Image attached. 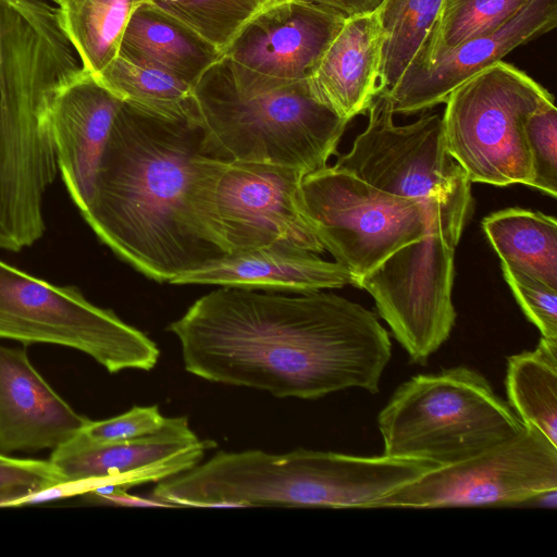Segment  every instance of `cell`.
Returning a JSON list of instances; mask_svg holds the SVG:
<instances>
[{"mask_svg": "<svg viewBox=\"0 0 557 557\" xmlns=\"http://www.w3.org/2000/svg\"><path fill=\"white\" fill-rule=\"evenodd\" d=\"M557 25V0H529L498 28L473 37L430 63H412L388 92L394 114H413L446 101L461 83Z\"/></svg>", "mask_w": 557, "mask_h": 557, "instance_id": "9a60e30c", "label": "cell"}, {"mask_svg": "<svg viewBox=\"0 0 557 557\" xmlns=\"http://www.w3.org/2000/svg\"><path fill=\"white\" fill-rule=\"evenodd\" d=\"M524 136L531 162V181L534 187L550 197L557 195V109L548 102L524 123Z\"/></svg>", "mask_w": 557, "mask_h": 557, "instance_id": "83f0119b", "label": "cell"}, {"mask_svg": "<svg viewBox=\"0 0 557 557\" xmlns=\"http://www.w3.org/2000/svg\"><path fill=\"white\" fill-rule=\"evenodd\" d=\"M528 1L444 0L432 34L412 63H430L458 45L498 28Z\"/></svg>", "mask_w": 557, "mask_h": 557, "instance_id": "484cf974", "label": "cell"}, {"mask_svg": "<svg viewBox=\"0 0 557 557\" xmlns=\"http://www.w3.org/2000/svg\"><path fill=\"white\" fill-rule=\"evenodd\" d=\"M444 0H382L374 10L384 36L380 91H391L426 44Z\"/></svg>", "mask_w": 557, "mask_h": 557, "instance_id": "cb8c5ba5", "label": "cell"}, {"mask_svg": "<svg viewBox=\"0 0 557 557\" xmlns=\"http://www.w3.org/2000/svg\"><path fill=\"white\" fill-rule=\"evenodd\" d=\"M122 103L83 71L51 104L49 123L57 165L81 214L91 201L100 160Z\"/></svg>", "mask_w": 557, "mask_h": 557, "instance_id": "2e32d148", "label": "cell"}, {"mask_svg": "<svg viewBox=\"0 0 557 557\" xmlns=\"http://www.w3.org/2000/svg\"><path fill=\"white\" fill-rule=\"evenodd\" d=\"M482 228L500 263L557 289V221L554 216L508 208L484 218Z\"/></svg>", "mask_w": 557, "mask_h": 557, "instance_id": "44dd1931", "label": "cell"}, {"mask_svg": "<svg viewBox=\"0 0 557 557\" xmlns=\"http://www.w3.org/2000/svg\"><path fill=\"white\" fill-rule=\"evenodd\" d=\"M66 481L48 459L15 458L0 454V493L27 495Z\"/></svg>", "mask_w": 557, "mask_h": 557, "instance_id": "4dcf8cb0", "label": "cell"}, {"mask_svg": "<svg viewBox=\"0 0 557 557\" xmlns=\"http://www.w3.org/2000/svg\"><path fill=\"white\" fill-rule=\"evenodd\" d=\"M214 446L213 441L196 435L186 417H175L166 418L157 432L128 441L91 443L78 433L51 450L49 460L66 481L95 480L99 486L128 490L194 468Z\"/></svg>", "mask_w": 557, "mask_h": 557, "instance_id": "5bb4252c", "label": "cell"}, {"mask_svg": "<svg viewBox=\"0 0 557 557\" xmlns=\"http://www.w3.org/2000/svg\"><path fill=\"white\" fill-rule=\"evenodd\" d=\"M554 96L523 71L498 61L457 86L442 116L445 145L471 183L529 185L528 116Z\"/></svg>", "mask_w": 557, "mask_h": 557, "instance_id": "52a82bcc", "label": "cell"}, {"mask_svg": "<svg viewBox=\"0 0 557 557\" xmlns=\"http://www.w3.org/2000/svg\"><path fill=\"white\" fill-rule=\"evenodd\" d=\"M208 157L268 163L305 174L327 165L349 121L314 94L310 79L282 86L238 81L222 58L194 86Z\"/></svg>", "mask_w": 557, "mask_h": 557, "instance_id": "277c9868", "label": "cell"}, {"mask_svg": "<svg viewBox=\"0 0 557 557\" xmlns=\"http://www.w3.org/2000/svg\"><path fill=\"white\" fill-rule=\"evenodd\" d=\"M500 267L527 318L540 330L542 337L557 341V289L505 263Z\"/></svg>", "mask_w": 557, "mask_h": 557, "instance_id": "f1b7e54d", "label": "cell"}, {"mask_svg": "<svg viewBox=\"0 0 557 557\" xmlns=\"http://www.w3.org/2000/svg\"><path fill=\"white\" fill-rule=\"evenodd\" d=\"M89 421L50 386L24 349L0 344V454L53 450Z\"/></svg>", "mask_w": 557, "mask_h": 557, "instance_id": "e0dca14e", "label": "cell"}, {"mask_svg": "<svg viewBox=\"0 0 557 557\" xmlns=\"http://www.w3.org/2000/svg\"><path fill=\"white\" fill-rule=\"evenodd\" d=\"M344 14L346 17L373 12L382 0H302Z\"/></svg>", "mask_w": 557, "mask_h": 557, "instance_id": "d6a6232c", "label": "cell"}, {"mask_svg": "<svg viewBox=\"0 0 557 557\" xmlns=\"http://www.w3.org/2000/svg\"><path fill=\"white\" fill-rule=\"evenodd\" d=\"M300 213L335 261L357 281L434 225L461 235L472 207H430L385 193L355 175L325 166L301 181Z\"/></svg>", "mask_w": 557, "mask_h": 557, "instance_id": "8992f818", "label": "cell"}, {"mask_svg": "<svg viewBox=\"0 0 557 557\" xmlns=\"http://www.w3.org/2000/svg\"><path fill=\"white\" fill-rule=\"evenodd\" d=\"M82 497L90 503L106 506H121V507H171L169 504L152 498H144L127 493L125 488H117L114 492L106 495L84 494Z\"/></svg>", "mask_w": 557, "mask_h": 557, "instance_id": "1f68e13d", "label": "cell"}, {"mask_svg": "<svg viewBox=\"0 0 557 557\" xmlns=\"http://www.w3.org/2000/svg\"><path fill=\"white\" fill-rule=\"evenodd\" d=\"M119 57L195 86L222 52L193 28L152 3L138 7L124 30Z\"/></svg>", "mask_w": 557, "mask_h": 557, "instance_id": "ffe728a7", "label": "cell"}, {"mask_svg": "<svg viewBox=\"0 0 557 557\" xmlns=\"http://www.w3.org/2000/svg\"><path fill=\"white\" fill-rule=\"evenodd\" d=\"M168 329L190 374L278 398L318 399L350 387L376 394L392 357L374 312L321 290L286 296L224 286Z\"/></svg>", "mask_w": 557, "mask_h": 557, "instance_id": "6da1fadb", "label": "cell"}, {"mask_svg": "<svg viewBox=\"0 0 557 557\" xmlns=\"http://www.w3.org/2000/svg\"><path fill=\"white\" fill-rule=\"evenodd\" d=\"M286 0H262L264 8L283 2Z\"/></svg>", "mask_w": 557, "mask_h": 557, "instance_id": "e575fe53", "label": "cell"}, {"mask_svg": "<svg viewBox=\"0 0 557 557\" xmlns=\"http://www.w3.org/2000/svg\"><path fill=\"white\" fill-rule=\"evenodd\" d=\"M347 17L302 0L260 10L222 55L247 84L282 86L310 79Z\"/></svg>", "mask_w": 557, "mask_h": 557, "instance_id": "4fadbf2b", "label": "cell"}, {"mask_svg": "<svg viewBox=\"0 0 557 557\" xmlns=\"http://www.w3.org/2000/svg\"><path fill=\"white\" fill-rule=\"evenodd\" d=\"M166 418L158 406H134L113 418L90 420L79 435L91 443H113L137 438L160 430Z\"/></svg>", "mask_w": 557, "mask_h": 557, "instance_id": "f546056e", "label": "cell"}, {"mask_svg": "<svg viewBox=\"0 0 557 557\" xmlns=\"http://www.w3.org/2000/svg\"><path fill=\"white\" fill-rule=\"evenodd\" d=\"M384 456L453 465L502 444L527 425L479 372L459 366L418 374L377 417Z\"/></svg>", "mask_w": 557, "mask_h": 557, "instance_id": "5b68a950", "label": "cell"}, {"mask_svg": "<svg viewBox=\"0 0 557 557\" xmlns=\"http://www.w3.org/2000/svg\"><path fill=\"white\" fill-rule=\"evenodd\" d=\"M263 8L262 0H175L166 13L223 53L240 28Z\"/></svg>", "mask_w": 557, "mask_h": 557, "instance_id": "4316f807", "label": "cell"}, {"mask_svg": "<svg viewBox=\"0 0 557 557\" xmlns=\"http://www.w3.org/2000/svg\"><path fill=\"white\" fill-rule=\"evenodd\" d=\"M367 111V127L333 166L430 207L473 206L471 182L445 145L438 114L396 125L385 91L374 97Z\"/></svg>", "mask_w": 557, "mask_h": 557, "instance_id": "9c48e42d", "label": "cell"}, {"mask_svg": "<svg viewBox=\"0 0 557 557\" xmlns=\"http://www.w3.org/2000/svg\"><path fill=\"white\" fill-rule=\"evenodd\" d=\"M557 490V445L527 425L519 435L462 461L437 467L372 508L512 505Z\"/></svg>", "mask_w": 557, "mask_h": 557, "instance_id": "8fae6325", "label": "cell"}, {"mask_svg": "<svg viewBox=\"0 0 557 557\" xmlns=\"http://www.w3.org/2000/svg\"><path fill=\"white\" fill-rule=\"evenodd\" d=\"M151 0H59L63 30L84 71L97 75L119 53L127 23L135 10Z\"/></svg>", "mask_w": 557, "mask_h": 557, "instance_id": "7402d4cb", "label": "cell"}, {"mask_svg": "<svg viewBox=\"0 0 557 557\" xmlns=\"http://www.w3.org/2000/svg\"><path fill=\"white\" fill-rule=\"evenodd\" d=\"M0 339L72 348L111 374L150 371L160 356L145 333L91 304L77 287L53 285L1 259Z\"/></svg>", "mask_w": 557, "mask_h": 557, "instance_id": "ba28073f", "label": "cell"}, {"mask_svg": "<svg viewBox=\"0 0 557 557\" xmlns=\"http://www.w3.org/2000/svg\"><path fill=\"white\" fill-rule=\"evenodd\" d=\"M47 1H52V2L57 3L59 0H47Z\"/></svg>", "mask_w": 557, "mask_h": 557, "instance_id": "d590c367", "label": "cell"}, {"mask_svg": "<svg viewBox=\"0 0 557 557\" xmlns=\"http://www.w3.org/2000/svg\"><path fill=\"white\" fill-rule=\"evenodd\" d=\"M170 284H205L310 293L354 285L347 269L317 253L282 245L228 253L173 277Z\"/></svg>", "mask_w": 557, "mask_h": 557, "instance_id": "ac0fdd59", "label": "cell"}, {"mask_svg": "<svg viewBox=\"0 0 557 557\" xmlns=\"http://www.w3.org/2000/svg\"><path fill=\"white\" fill-rule=\"evenodd\" d=\"M460 237L434 225L357 281L356 287L372 296L380 317L413 363L425 364L455 325L451 292Z\"/></svg>", "mask_w": 557, "mask_h": 557, "instance_id": "30bf717a", "label": "cell"}, {"mask_svg": "<svg viewBox=\"0 0 557 557\" xmlns=\"http://www.w3.org/2000/svg\"><path fill=\"white\" fill-rule=\"evenodd\" d=\"M506 389L523 423L557 445V341L542 337L534 350L509 356Z\"/></svg>", "mask_w": 557, "mask_h": 557, "instance_id": "603a6c76", "label": "cell"}, {"mask_svg": "<svg viewBox=\"0 0 557 557\" xmlns=\"http://www.w3.org/2000/svg\"><path fill=\"white\" fill-rule=\"evenodd\" d=\"M299 170L214 159L208 184L211 220L228 253L282 245L325 249L298 207Z\"/></svg>", "mask_w": 557, "mask_h": 557, "instance_id": "7c38bea8", "label": "cell"}, {"mask_svg": "<svg viewBox=\"0 0 557 557\" xmlns=\"http://www.w3.org/2000/svg\"><path fill=\"white\" fill-rule=\"evenodd\" d=\"M47 0H0V248L20 251L46 231L45 195L58 165L49 113L83 73Z\"/></svg>", "mask_w": 557, "mask_h": 557, "instance_id": "3957f363", "label": "cell"}, {"mask_svg": "<svg viewBox=\"0 0 557 557\" xmlns=\"http://www.w3.org/2000/svg\"><path fill=\"white\" fill-rule=\"evenodd\" d=\"M203 138L198 112L169 117L123 101L82 213L116 256L160 283L228 255L210 219Z\"/></svg>", "mask_w": 557, "mask_h": 557, "instance_id": "7a4b0ae2", "label": "cell"}, {"mask_svg": "<svg viewBox=\"0 0 557 557\" xmlns=\"http://www.w3.org/2000/svg\"><path fill=\"white\" fill-rule=\"evenodd\" d=\"M2 455V454H1Z\"/></svg>", "mask_w": 557, "mask_h": 557, "instance_id": "8d00e7d4", "label": "cell"}, {"mask_svg": "<svg viewBox=\"0 0 557 557\" xmlns=\"http://www.w3.org/2000/svg\"><path fill=\"white\" fill-rule=\"evenodd\" d=\"M94 76L122 101L169 117L197 114L194 87L163 71L117 55Z\"/></svg>", "mask_w": 557, "mask_h": 557, "instance_id": "d4e9b609", "label": "cell"}, {"mask_svg": "<svg viewBox=\"0 0 557 557\" xmlns=\"http://www.w3.org/2000/svg\"><path fill=\"white\" fill-rule=\"evenodd\" d=\"M25 495L14 493H0V508L17 507V502Z\"/></svg>", "mask_w": 557, "mask_h": 557, "instance_id": "836d02e7", "label": "cell"}, {"mask_svg": "<svg viewBox=\"0 0 557 557\" xmlns=\"http://www.w3.org/2000/svg\"><path fill=\"white\" fill-rule=\"evenodd\" d=\"M383 42L375 11L349 16L310 77L317 97L341 117L364 113L380 92Z\"/></svg>", "mask_w": 557, "mask_h": 557, "instance_id": "d6986e66", "label": "cell"}]
</instances>
